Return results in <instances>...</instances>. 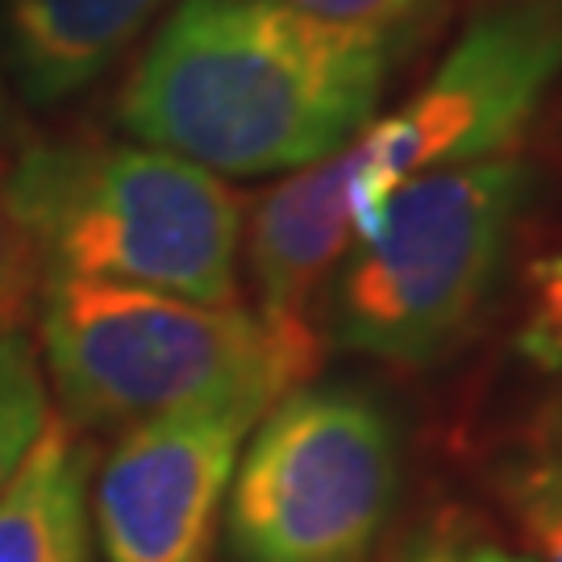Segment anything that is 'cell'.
<instances>
[{
  "instance_id": "6da1fadb",
  "label": "cell",
  "mask_w": 562,
  "mask_h": 562,
  "mask_svg": "<svg viewBox=\"0 0 562 562\" xmlns=\"http://www.w3.org/2000/svg\"><path fill=\"white\" fill-rule=\"evenodd\" d=\"M401 59L283 0H180L134 63L117 121L213 176H283L338 155Z\"/></svg>"
},
{
  "instance_id": "3957f363",
  "label": "cell",
  "mask_w": 562,
  "mask_h": 562,
  "mask_svg": "<svg viewBox=\"0 0 562 562\" xmlns=\"http://www.w3.org/2000/svg\"><path fill=\"white\" fill-rule=\"evenodd\" d=\"M46 280H97L234 304L241 201L159 146L38 142L0 180Z\"/></svg>"
},
{
  "instance_id": "277c9868",
  "label": "cell",
  "mask_w": 562,
  "mask_h": 562,
  "mask_svg": "<svg viewBox=\"0 0 562 562\" xmlns=\"http://www.w3.org/2000/svg\"><path fill=\"white\" fill-rule=\"evenodd\" d=\"M529 201L533 167L508 155L404 180L334 276L329 341L396 367L450 359L496 296Z\"/></svg>"
},
{
  "instance_id": "5bb4252c",
  "label": "cell",
  "mask_w": 562,
  "mask_h": 562,
  "mask_svg": "<svg viewBox=\"0 0 562 562\" xmlns=\"http://www.w3.org/2000/svg\"><path fill=\"white\" fill-rule=\"evenodd\" d=\"M521 350L538 367L562 375V259H546L542 267H533Z\"/></svg>"
},
{
  "instance_id": "e0dca14e",
  "label": "cell",
  "mask_w": 562,
  "mask_h": 562,
  "mask_svg": "<svg viewBox=\"0 0 562 562\" xmlns=\"http://www.w3.org/2000/svg\"><path fill=\"white\" fill-rule=\"evenodd\" d=\"M471 562H529V559L504 554V550H496V546H471Z\"/></svg>"
},
{
  "instance_id": "9a60e30c",
  "label": "cell",
  "mask_w": 562,
  "mask_h": 562,
  "mask_svg": "<svg viewBox=\"0 0 562 562\" xmlns=\"http://www.w3.org/2000/svg\"><path fill=\"white\" fill-rule=\"evenodd\" d=\"M387 562H471V542L454 513H438L417 525Z\"/></svg>"
},
{
  "instance_id": "7a4b0ae2",
  "label": "cell",
  "mask_w": 562,
  "mask_h": 562,
  "mask_svg": "<svg viewBox=\"0 0 562 562\" xmlns=\"http://www.w3.org/2000/svg\"><path fill=\"white\" fill-rule=\"evenodd\" d=\"M38 329L63 422L83 429L196 408L262 417L322 359L308 322L67 276L42 283Z\"/></svg>"
},
{
  "instance_id": "4fadbf2b",
  "label": "cell",
  "mask_w": 562,
  "mask_h": 562,
  "mask_svg": "<svg viewBox=\"0 0 562 562\" xmlns=\"http://www.w3.org/2000/svg\"><path fill=\"white\" fill-rule=\"evenodd\" d=\"M42 283H46V267L38 259V246L30 241L0 188V334H18Z\"/></svg>"
},
{
  "instance_id": "52a82bcc",
  "label": "cell",
  "mask_w": 562,
  "mask_h": 562,
  "mask_svg": "<svg viewBox=\"0 0 562 562\" xmlns=\"http://www.w3.org/2000/svg\"><path fill=\"white\" fill-rule=\"evenodd\" d=\"M259 413L196 408L130 425L92 480L104 562H209Z\"/></svg>"
},
{
  "instance_id": "8992f818",
  "label": "cell",
  "mask_w": 562,
  "mask_h": 562,
  "mask_svg": "<svg viewBox=\"0 0 562 562\" xmlns=\"http://www.w3.org/2000/svg\"><path fill=\"white\" fill-rule=\"evenodd\" d=\"M559 76L562 0L483 4L404 109L367 121L359 138L329 155L346 188L355 241L380 229L387 196L404 180L438 167L501 159L517 146Z\"/></svg>"
},
{
  "instance_id": "7c38bea8",
  "label": "cell",
  "mask_w": 562,
  "mask_h": 562,
  "mask_svg": "<svg viewBox=\"0 0 562 562\" xmlns=\"http://www.w3.org/2000/svg\"><path fill=\"white\" fill-rule=\"evenodd\" d=\"M283 4L341 30L392 42L401 55L413 42H422L446 13V0H283Z\"/></svg>"
},
{
  "instance_id": "ba28073f",
  "label": "cell",
  "mask_w": 562,
  "mask_h": 562,
  "mask_svg": "<svg viewBox=\"0 0 562 562\" xmlns=\"http://www.w3.org/2000/svg\"><path fill=\"white\" fill-rule=\"evenodd\" d=\"M167 0H9V63L25 101L80 97L134 46Z\"/></svg>"
},
{
  "instance_id": "8fae6325",
  "label": "cell",
  "mask_w": 562,
  "mask_h": 562,
  "mask_svg": "<svg viewBox=\"0 0 562 562\" xmlns=\"http://www.w3.org/2000/svg\"><path fill=\"white\" fill-rule=\"evenodd\" d=\"M501 496L525 550L538 562H562V462L542 450L508 462Z\"/></svg>"
},
{
  "instance_id": "2e32d148",
  "label": "cell",
  "mask_w": 562,
  "mask_h": 562,
  "mask_svg": "<svg viewBox=\"0 0 562 562\" xmlns=\"http://www.w3.org/2000/svg\"><path fill=\"white\" fill-rule=\"evenodd\" d=\"M538 434H542V442H538V450L542 454H550V459L562 462V392L554 396V401L546 404L542 413V425H538Z\"/></svg>"
},
{
  "instance_id": "9c48e42d",
  "label": "cell",
  "mask_w": 562,
  "mask_h": 562,
  "mask_svg": "<svg viewBox=\"0 0 562 562\" xmlns=\"http://www.w3.org/2000/svg\"><path fill=\"white\" fill-rule=\"evenodd\" d=\"M0 562H92V450L63 417L0 492Z\"/></svg>"
},
{
  "instance_id": "5b68a950",
  "label": "cell",
  "mask_w": 562,
  "mask_h": 562,
  "mask_svg": "<svg viewBox=\"0 0 562 562\" xmlns=\"http://www.w3.org/2000/svg\"><path fill=\"white\" fill-rule=\"evenodd\" d=\"M401 492L396 429L359 387H292L225 496L229 562H362Z\"/></svg>"
},
{
  "instance_id": "30bf717a",
  "label": "cell",
  "mask_w": 562,
  "mask_h": 562,
  "mask_svg": "<svg viewBox=\"0 0 562 562\" xmlns=\"http://www.w3.org/2000/svg\"><path fill=\"white\" fill-rule=\"evenodd\" d=\"M46 417V375L34 341L21 329L0 334V492L38 442Z\"/></svg>"
}]
</instances>
